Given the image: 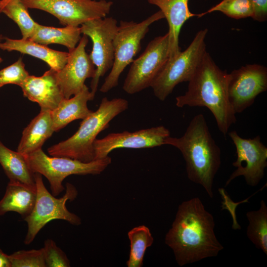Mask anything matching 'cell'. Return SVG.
Masks as SVG:
<instances>
[{
	"instance_id": "obj_16",
	"label": "cell",
	"mask_w": 267,
	"mask_h": 267,
	"mask_svg": "<svg viewBox=\"0 0 267 267\" xmlns=\"http://www.w3.org/2000/svg\"><path fill=\"white\" fill-rule=\"evenodd\" d=\"M20 87L23 95L38 103L41 110L52 111L65 99L57 83L55 71L51 68L40 77L29 75Z\"/></svg>"
},
{
	"instance_id": "obj_23",
	"label": "cell",
	"mask_w": 267,
	"mask_h": 267,
	"mask_svg": "<svg viewBox=\"0 0 267 267\" xmlns=\"http://www.w3.org/2000/svg\"><path fill=\"white\" fill-rule=\"evenodd\" d=\"M81 34L79 27L67 26L55 28L37 23L33 33L28 39L45 45L51 44H62L70 51L77 46L81 38Z\"/></svg>"
},
{
	"instance_id": "obj_5",
	"label": "cell",
	"mask_w": 267,
	"mask_h": 267,
	"mask_svg": "<svg viewBox=\"0 0 267 267\" xmlns=\"http://www.w3.org/2000/svg\"><path fill=\"white\" fill-rule=\"evenodd\" d=\"M34 178L37 189L36 202L31 213L24 218L28 225L24 241L26 245L31 243L39 231L52 220H64L74 225H79L82 222L81 218L70 212L66 205L68 200L73 201L78 195V191L73 184L67 183L65 194L57 198L47 190L41 174L35 173Z\"/></svg>"
},
{
	"instance_id": "obj_4",
	"label": "cell",
	"mask_w": 267,
	"mask_h": 267,
	"mask_svg": "<svg viewBox=\"0 0 267 267\" xmlns=\"http://www.w3.org/2000/svg\"><path fill=\"white\" fill-rule=\"evenodd\" d=\"M128 106V101L122 98H103L98 108L83 120L78 131L66 140L48 148V154L83 162L94 160L93 144L97 135L108 128L110 121Z\"/></svg>"
},
{
	"instance_id": "obj_24",
	"label": "cell",
	"mask_w": 267,
	"mask_h": 267,
	"mask_svg": "<svg viewBox=\"0 0 267 267\" xmlns=\"http://www.w3.org/2000/svg\"><path fill=\"white\" fill-rule=\"evenodd\" d=\"M248 221L247 236L259 249L267 255V206L264 200L260 202L258 210L246 213Z\"/></svg>"
},
{
	"instance_id": "obj_9",
	"label": "cell",
	"mask_w": 267,
	"mask_h": 267,
	"mask_svg": "<svg viewBox=\"0 0 267 267\" xmlns=\"http://www.w3.org/2000/svg\"><path fill=\"white\" fill-rule=\"evenodd\" d=\"M28 8L46 11L61 24L79 27L92 19L106 17L113 4L106 0H21Z\"/></svg>"
},
{
	"instance_id": "obj_1",
	"label": "cell",
	"mask_w": 267,
	"mask_h": 267,
	"mask_svg": "<svg viewBox=\"0 0 267 267\" xmlns=\"http://www.w3.org/2000/svg\"><path fill=\"white\" fill-rule=\"evenodd\" d=\"M215 226L213 216L199 197L181 202L165 237V244L173 250L178 265L182 267L216 257L223 250L216 236Z\"/></svg>"
},
{
	"instance_id": "obj_18",
	"label": "cell",
	"mask_w": 267,
	"mask_h": 267,
	"mask_svg": "<svg viewBox=\"0 0 267 267\" xmlns=\"http://www.w3.org/2000/svg\"><path fill=\"white\" fill-rule=\"evenodd\" d=\"M4 39V42L0 43V49L8 51L15 50L39 58L55 71H59L67 63L69 52L53 50L29 39Z\"/></svg>"
},
{
	"instance_id": "obj_34",
	"label": "cell",
	"mask_w": 267,
	"mask_h": 267,
	"mask_svg": "<svg viewBox=\"0 0 267 267\" xmlns=\"http://www.w3.org/2000/svg\"><path fill=\"white\" fill-rule=\"evenodd\" d=\"M2 39H3L2 36L1 35H0V43H1V41Z\"/></svg>"
},
{
	"instance_id": "obj_30",
	"label": "cell",
	"mask_w": 267,
	"mask_h": 267,
	"mask_svg": "<svg viewBox=\"0 0 267 267\" xmlns=\"http://www.w3.org/2000/svg\"><path fill=\"white\" fill-rule=\"evenodd\" d=\"M46 267H69L70 262L66 254L51 239L46 240L43 247Z\"/></svg>"
},
{
	"instance_id": "obj_35",
	"label": "cell",
	"mask_w": 267,
	"mask_h": 267,
	"mask_svg": "<svg viewBox=\"0 0 267 267\" xmlns=\"http://www.w3.org/2000/svg\"><path fill=\"white\" fill-rule=\"evenodd\" d=\"M2 61V59L0 57V63H1Z\"/></svg>"
},
{
	"instance_id": "obj_12",
	"label": "cell",
	"mask_w": 267,
	"mask_h": 267,
	"mask_svg": "<svg viewBox=\"0 0 267 267\" xmlns=\"http://www.w3.org/2000/svg\"><path fill=\"white\" fill-rule=\"evenodd\" d=\"M228 134L236 148L237 158L232 165L236 169L229 176L225 186L239 176L244 178L248 185L256 186L265 175L267 166V147L261 141L260 135L244 138L235 131Z\"/></svg>"
},
{
	"instance_id": "obj_7",
	"label": "cell",
	"mask_w": 267,
	"mask_h": 267,
	"mask_svg": "<svg viewBox=\"0 0 267 267\" xmlns=\"http://www.w3.org/2000/svg\"><path fill=\"white\" fill-rule=\"evenodd\" d=\"M164 18L159 10L140 22L121 21L113 39L114 61L109 74L105 79L100 91L106 93L116 87L119 77L127 66L140 51L141 42L153 23Z\"/></svg>"
},
{
	"instance_id": "obj_27",
	"label": "cell",
	"mask_w": 267,
	"mask_h": 267,
	"mask_svg": "<svg viewBox=\"0 0 267 267\" xmlns=\"http://www.w3.org/2000/svg\"><path fill=\"white\" fill-rule=\"evenodd\" d=\"M220 11L228 17L235 19L252 17L253 7L251 0H222L206 11L196 14L200 18L206 14Z\"/></svg>"
},
{
	"instance_id": "obj_32",
	"label": "cell",
	"mask_w": 267,
	"mask_h": 267,
	"mask_svg": "<svg viewBox=\"0 0 267 267\" xmlns=\"http://www.w3.org/2000/svg\"><path fill=\"white\" fill-rule=\"evenodd\" d=\"M253 7L252 18L259 22L267 20V0H251Z\"/></svg>"
},
{
	"instance_id": "obj_28",
	"label": "cell",
	"mask_w": 267,
	"mask_h": 267,
	"mask_svg": "<svg viewBox=\"0 0 267 267\" xmlns=\"http://www.w3.org/2000/svg\"><path fill=\"white\" fill-rule=\"evenodd\" d=\"M11 267H45L43 248L19 250L9 255Z\"/></svg>"
},
{
	"instance_id": "obj_33",
	"label": "cell",
	"mask_w": 267,
	"mask_h": 267,
	"mask_svg": "<svg viewBox=\"0 0 267 267\" xmlns=\"http://www.w3.org/2000/svg\"><path fill=\"white\" fill-rule=\"evenodd\" d=\"M0 267H11L9 255L0 249Z\"/></svg>"
},
{
	"instance_id": "obj_11",
	"label": "cell",
	"mask_w": 267,
	"mask_h": 267,
	"mask_svg": "<svg viewBox=\"0 0 267 267\" xmlns=\"http://www.w3.org/2000/svg\"><path fill=\"white\" fill-rule=\"evenodd\" d=\"M117 20L112 17L90 20L80 27L81 34L91 40L89 57L95 67L90 83V92L94 97L100 78L111 69L114 57L113 39L118 29Z\"/></svg>"
},
{
	"instance_id": "obj_14",
	"label": "cell",
	"mask_w": 267,
	"mask_h": 267,
	"mask_svg": "<svg viewBox=\"0 0 267 267\" xmlns=\"http://www.w3.org/2000/svg\"><path fill=\"white\" fill-rule=\"evenodd\" d=\"M170 136V131L163 126L134 132L111 133L103 138L95 139L93 144L94 160L105 158L117 148L140 149L165 145L166 139Z\"/></svg>"
},
{
	"instance_id": "obj_25",
	"label": "cell",
	"mask_w": 267,
	"mask_h": 267,
	"mask_svg": "<svg viewBox=\"0 0 267 267\" xmlns=\"http://www.w3.org/2000/svg\"><path fill=\"white\" fill-rule=\"evenodd\" d=\"M130 241V251L126 264L128 267H141L145 251L154 242L150 229L140 225L130 230L128 233Z\"/></svg>"
},
{
	"instance_id": "obj_21",
	"label": "cell",
	"mask_w": 267,
	"mask_h": 267,
	"mask_svg": "<svg viewBox=\"0 0 267 267\" xmlns=\"http://www.w3.org/2000/svg\"><path fill=\"white\" fill-rule=\"evenodd\" d=\"M36 196V186L9 181L4 195L0 200V216L8 212H15L25 218L32 212Z\"/></svg>"
},
{
	"instance_id": "obj_19",
	"label": "cell",
	"mask_w": 267,
	"mask_h": 267,
	"mask_svg": "<svg viewBox=\"0 0 267 267\" xmlns=\"http://www.w3.org/2000/svg\"><path fill=\"white\" fill-rule=\"evenodd\" d=\"M94 97L85 85L82 90L72 98L64 99L51 111L54 132L59 131L75 120H83L89 115L92 111L88 108L87 103Z\"/></svg>"
},
{
	"instance_id": "obj_26",
	"label": "cell",
	"mask_w": 267,
	"mask_h": 267,
	"mask_svg": "<svg viewBox=\"0 0 267 267\" xmlns=\"http://www.w3.org/2000/svg\"><path fill=\"white\" fill-rule=\"evenodd\" d=\"M28 8L21 0H0V13L14 21L21 31L22 39H28L37 24L30 15Z\"/></svg>"
},
{
	"instance_id": "obj_13",
	"label": "cell",
	"mask_w": 267,
	"mask_h": 267,
	"mask_svg": "<svg viewBox=\"0 0 267 267\" xmlns=\"http://www.w3.org/2000/svg\"><path fill=\"white\" fill-rule=\"evenodd\" d=\"M267 90V68L265 66L247 64L228 73V98L235 114L251 106L257 96Z\"/></svg>"
},
{
	"instance_id": "obj_2",
	"label": "cell",
	"mask_w": 267,
	"mask_h": 267,
	"mask_svg": "<svg viewBox=\"0 0 267 267\" xmlns=\"http://www.w3.org/2000/svg\"><path fill=\"white\" fill-rule=\"evenodd\" d=\"M228 76L227 71L220 69L206 51L188 82L187 91L176 98V105L178 107H207L225 137L231 126L236 122V114L228 98Z\"/></svg>"
},
{
	"instance_id": "obj_8",
	"label": "cell",
	"mask_w": 267,
	"mask_h": 267,
	"mask_svg": "<svg viewBox=\"0 0 267 267\" xmlns=\"http://www.w3.org/2000/svg\"><path fill=\"white\" fill-rule=\"evenodd\" d=\"M207 28L199 30L188 46L169 59L150 87L154 95L164 101L179 83L188 82L206 51Z\"/></svg>"
},
{
	"instance_id": "obj_6",
	"label": "cell",
	"mask_w": 267,
	"mask_h": 267,
	"mask_svg": "<svg viewBox=\"0 0 267 267\" xmlns=\"http://www.w3.org/2000/svg\"><path fill=\"white\" fill-rule=\"evenodd\" d=\"M26 156L33 173L40 174L47 179L54 196L64 190L62 182L68 176L100 174L111 163V158L109 156L89 162H83L67 157H50L42 149Z\"/></svg>"
},
{
	"instance_id": "obj_22",
	"label": "cell",
	"mask_w": 267,
	"mask_h": 267,
	"mask_svg": "<svg viewBox=\"0 0 267 267\" xmlns=\"http://www.w3.org/2000/svg\"><path fill=\"white\" fill-rule=\"evenodd\" d=\"M0 164L9 181L36 186L34 174L29 167L26 155L9 149L0 140Z\"/></svg>"
},
{
	"instance_id": "obj_31",
	"label": "cell",
	"mask_w": 267,
	"mask_h": 267,
	"mask_svg": "<svg viewBox=\"0 0 267 267\" xmlns=\"http://www.w3.org/2000/svg\"><path fill=\"white\" fill-rule=\"evenodd\" d=\"M218 190L220 195H221V197L222 198L221 206L222 210H228L230 213L232 217L233 221L232 225V229L234 230L240 229L241 227L240 225L238 224L236 219V216L235 212L236 208L239 204L241 203L248 202V199L252 196H253V194L244 200H242L239 202H234L231 200L230 198L227 194V193L224 188H220Z\"/></svg>"
},
{
	"instance_id": "obj_10",
	"label": "cell",
	"mask_w": 267,
	"mask_h": 267,
	"mask_svg": "<svg viewBox=\"0 0 267 267\" xmlns=\"http://www.w3.org/2000/svg\"><path fill=\"white\" fill-rule=\"evenodd\" d=\"M169 59V35L155 37L144 51L131 63L123 89L128 94L138 92L149 87Z\"/></svg>"
},
{
	"instance_id": "obj_3",
	"label": "cell",
	"mask_w": 267,
	"mask_h": 267,
	"mask_svg": "<svg viewBox=\"0 0 267 267\" xmlns=\"http://www.w3.org/2000/svg\"><path fill=\"white\" fill-rule=\"evenodd\" d=\"M165 143L180 151L188 178L201 185L212 198L214 178L221 165V150L211 134L204 116L195 115L182 136H170Z\"/></svg>"
},
{
	"instance_id": "obj_17",
	"label": "cell",
	"mask_w": 267,
	"mask_h": 267,
	"mask_svg": "<svg viewBox=\"0 0 267 267\" xmlns=\"http://www.w3.org/2000/svg\"><path fill=\"white\" fill-rule=\"evenodd\" d=\"M160 9L169 25V59L175 57L180 51L179 35L184 23L196 14L190 12L189 0H147Z\"/></svg>"
},
{
	"instance_id": "obj_15",
	"label": "cell",
	"mask_w": 267,
	"mask_h": 267,
	"mask_svg": "<svg viewBox=\"0 0 267 267\" xmlns=\"http://www.w3.org/2000/svg\"><path fill=\"white\" fill-rule=\"evenodd\" d=\"M88 37L83 35L78 44L69 51L66 64L59 71H55L57 83L65 99H68L83 89L87 79L92 78L95 67L86 51Z\"/></svg>"
},
{
	"instance_id": "obj_29",
	"label": "cell",
	"mask_w": 267,
	"mask_h": 267,
	"mask_svg": "<svg viewBox=\"0 0 267 267\" xmlns=\"http://www.w3.org/2000/svg\"><path fill=\"white\" fill-rule=\"evenodd\" d=\"M29 75L20 57L15 63L0 70V88L7 84L20 87Z\"/></svg>"
},
{
	"instance_id": "obj_20",
	"label": "cell",
	"mask_w": 267,
	"mask_h": 267,
	"mask_svg": "<svg viewBox=\"0 0 267 267\" xmlns=\"http://www.w3.org/2000/svg\"><path fill=\"white\" fill-rule=\"evenodd\" d=\"M54 132L51 111L41 110L24 129L17 151L27 155L42 149Z\"/></svg>"
}]
</instances>
